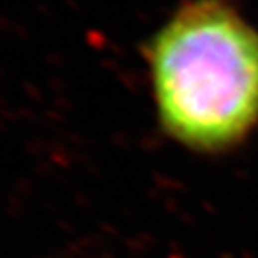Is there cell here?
Here are the masks:
<instances>
[{"label":"cell","mask_w":258,"mask_h":258,"mask_svg":"<svg viewBox=\"0 0 258 258\" xmlns=\"http://www.w3.org/2000/svg\"><path fill=\"white\" fill-rule=\"evenodd\" d=\"M158 117L183 145L228 151L258 126V31L226 0H187L147 45Z\"/></svg>","instance_id":"obj_1"}]
</instances>
